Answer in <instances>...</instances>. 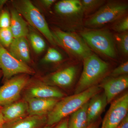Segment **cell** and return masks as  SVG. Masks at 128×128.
I'll list each match as a JSON object with an SVG mask.
<instances>
[{"label":"cell","instance_id":"24","mask_svg":"<svg viewBox=\"0 0 128 128\" xmlns=\"http://www.w3.org/2000/svg\"><path fill=\"white\" fill-rule=\"evenodd\" d=\"M14 39L10 28L0 29V44L3 47H9Z\"/></svg>","mask_w":128,"mask_h":128},{"label":"cell","instance_id":"12","mask_svg":"<svg viewBox=\"0 0 128 128\" xmlns=\"http://www.w3.org/2000/svg\"><path fill=\"white\" fill-rule=\"evenodd\" d=\"M2 111L5 124L12 122L28 114L27 102L25 100H18L2 106Z\"/></svg>","mask_w":128,"mask_h":128},{"label":"cell","instance_id":"29","mask_svg":"<svg viewBox=\"0 0 128 128\" xmlns=\"http://www.w3.org/2000/svg\"><path fill=\"white\" fill-rule=\"evenodd\" d=\"M59 124L55 128H68V119L65 118L59 122Z\"/></svg>","mask_w":128,"mask_h":128},{"label":"cell","instance_id":"34","mask_svg":"<svg viewBox=\"0 0 128 128\" xmlns=\"http://www.w3.org/2000/svg\"><path fill=\"white\" fill-rule=\"evenodd\" d=\"M53 126H48V125H46H46L43 126L42 128H52Z\"/></svg>","mask_w":128,"mask_h":128},{"label":"cell","instance_id":"6","mask_svg":"<svg viewBox=\"0 0 128 128\" xmlns=\"http://www.w3.org/2000/svg\"><path fill=\"white\" fill-rule=\"evenodd\" d=\"M52 32L56 44H58L72 54L84 59L91 54L84 40L74 33L56 29Z\"/></svg>","mask_w":128,"mask_h":128},{"label":"cell","instance_id":"10","mask_svg":"<svg viewBox=\"0 0 128 128\" xmlns=\"http://www.w3.org/2000/svg\"><path fill=\"white\" fill-rule=\"evenodd\" d=\"M104 90L108 104L128 87V76L124 75L112 77L104 80L99 86Z\"/></svg>","mask_w":128,"mask_h":128},{"label":"cell","instance_id":"1","mask_svg":"<svg viewBox=\"0 0 128 128\" xmlns=\"http://www.w3.org/2000/svg\"><path fill=\"white\" fill-rule=\"evenodd\" d=\"M101 89L99 86H95L60 100L47 115L46 125L54 126L65 119L89 102L93 96L100 93Z\"/></svg>","mask_w":128,"mask_h":128},{"label":"cell","instance_id":"5","mask_svg":"<svg viewBox=\"0 0 128 128\" xmlns=\"http://www.w3.org/2000/svg\"><path fill=\"white\" fill-rule=\"evenodd\" d=\"M80 34L88 46L94 50L109 58L116 57L113 38L107 30H86L82 32Z\"/></svg>","mask_w":128,"mask_h":128},{"label":"cell","instance_id":"18","mask_svg":"<svg viewBox=\"0 0 128 128\" xmlns=\"http://www.w3.org/2000/svg\"><path fill=\"white\" fill-rule=\"evenodd\" d=\"M56 12L60 15L70 16L83 12L82 5L79 0H63L55 6Z\"/></svg>","mask_w":128,"mask_h":128},{"label":"cell","instance_id":"14","mask_svg":"<svg viewBox=\"0 0 128 128\" xmlns=\"http://www.w3.org/2000/svg\"><path fill=\"white\" fill-rule=\"evenodd\" d=\"M108 103L104 93H98L90 98L87 108L88 124L95 122L105 110Z\"/></svg>","mask_w":128,"mask_h":128},{"label":"cell","instance_id":"27","mask_svg":"<svg viewBox=\"0 0 128 128\" xmlns=\"http://www.w3.org/2000/svg\"><path fill=\"white\" fill-rule=\"evenodd\" d=\"M10 15L7 11H2L0 14V29L10 28Z\"/></svg>","mask_w":128,"mask_h":128},{"label":"cell","instance_id":"21","mask_svg":"<svg viewBox=\"0 0 128 128\" xmlns=\"http://www.w3.org/2000/svg\"><path fill=\"white\" fill-rule=\"evenodd\" d=\"M30 43L34 52L37 54L42 53L46 48V43L40 35L34 32L29 34Z\"/></svg>","mask_w":128,"mask_h":128},{"label":"cell","instance_id":"17","mask_svg":"<svg viewBox=\"0 0 128 128\" xmlns=\"http://www.w3.org/2000/svg\"><path fill=\"white\" fill-rule=\"evenodd\" d=\"M76 73L75 66H69L53 74L50 77V82L60 87H69L73 84Z\"/></svg>","mask_w":128,"mask_h":128},{"label":"cell","instance_id":"35","mask_svg":"<svg viewBox=\"0 0 128 128\" xmlns=\"http://www.w3.org/2000/svg\"><path fill=\"white\" fill-rule=\"evenodd\" d=\"M2 71H1L0 70V78L2 74Z\"/></svg>","mask_w":128,"mask_h":128},{"label":"cell","instance_id":"26","mask_svg":"<svg viewBox=\"0 0 128 128\" xmlns=\"http://www.w3.org/2000/svg\"><path fill=\"white\" fill-rule=\"evenodd\" d=\"M113 28L116 32L124 33L127 32L128 30V18L127 16L123 17L114 24Z\"/></svg>","mask_w":128,"mask_h":128},{"label":"cell","instance_id":"20","mask_svg":"<svg viewBox=\"0 0 128 128\" xmlns=\"http://www.w3.org/2000/svg\"><path fill=\"white\" fill-rule=\"evenodd\" d=\"M88 102L70 114L68 119V128H87L89 126L87 116Z\"/></svg>","mask_w":128,"mask_h":128},{"label":"cell","instance_id":"16","mask_svg":"<svg viewBox=\"0 0 128 128\" xmlns=\"http://www.w3.org/2000/svg\"><path fill=\"white\" fill-rule=\"evenodd\" d=\"M47 116L28 115L9 123L5 124L3 128H41L46 124Z\"/></svg>","mask_w":128,"mask_h":128},{"label":"cell","instance_id":"31","mask_svg":"<svg viewBox=\"0 0 128 128\" xmlns=\"http://www.w3.org/2000/svg\"><path fill=\"white\" fill-rule=\"evenodd\" d=\"M56 2L55 0H43L41 1L43 4L47 7H50Z\"/></svg>","mask_w":128,"mask_h":128},{"label":"cell","instance_id":"19","mask_svg":"<svg viewBox=\"0 0 128 128\" xmlns=\"http://www.w3.org/2000/svg\"><path fill=\"white\" fill-rule=\"evenodd\" d=\"M10 28L14 38L26 37L29 32L27 23L22 16L16 10H12L11 12Z\"/></svg>","mask_w":128,"mask_h":128},{"label":"cell","instance_id":"8","mask_svg":"<svg viewBox=\"0 0 128 128\" xmlns=\"http://www.w3.org/2000/svg\"><path fill=\"white\" fill-rule=\"evenodd\" d=\"M0 70L6 80L18 74L32 75L34 73L27 64L16 58L0 44Z\"/></svg>","mask_w":128,"mask_h":128},{"label":"cell","instance_id":"2","mask_svg":"<svg viewBox=\"0 0 128 128\" xmlns=\"http://www.w3.org/2000/svg\"><path fill=\"white\" fill-rule=\"evenodd\" d=\"M83 68L76 86L75 94L84 91L96 84L108 72L109 65L94 54H90L84 58Z\"/></svg>","mask_w":128,"mask_h":128},{"label":"cell","instance_id":"25","mask_svg":"<svg viewBox=\"0 0 128 128\" xmlns=\"http://www.w3.org/2000/svg\"><path fill=\"white\" fill-rule=\"evenodd\" d=\"M120 48L125 55L128 54V32L122 33L117 36Z\"/></svg>","mask_w":128,"mask_h":128},{"label":"cell","instance_id":"32","mask_svg":"<svg viewBox=\"0 0 128 128\" xmlns=\"http://www.w3.org/2000/svg\"><path fill=\"white\" fill-rule=\"evenodd\" d=\"M2 106H0V128H3L5 124L2 113Z\"/></svg>","mask_w":128,"mask_h":128},{"label":"cell","instance_id":"11","mask_svg":"<svg viewBox=\"0 0 128 128\" xmlns=\"http://www.w3.org/2000/svg\"><path fill=\"white\" fill-rule=\"evenodd\" d=\"M64 96L63 92L56 88L40 82L34 84L28 88L25 92L24 99L31 98L60 99Z\"/></svg>","mask_w":128,"mask_h":128},{"label":"cell","instance_id":"4","mask_svg":"<svg viewBox=\"0 0 128 128\" xmlns=\"http://www.w3.org/2000/svg\"><path fill=\"white\" fill-rule=\"evenodd\" d=\"M16 10L30 25L38 30L54 46L56 45L54 35L48 23L39 10L30 2L24 0L15 2Z\"/></svg>","mask_w":128,"mask_h":128},{"label":"cell","instance_id":"28","mask_svg":"<svg viewBox=\"0 0 128 128\" xmlns=\"http://www.w3.org/2000/svg\"><path fill=\"white\" fill-rule=\"evenodd\" d=\"M128 73V62L126 61L114 69L111 73V76L113 77H118L126 75Z\"/></svg>","mask_w":128,"mask_h":128},{"label":"cell","instance_id":"22","mask_svg":"<svg viewBox=\"0 0 128 128\" xmlns=\"http://www.w3.org/2000/svg\"><path fill=\"white\" fill-rule=\"evenodd\" d=\"M83 12L89 14L102 6L105 1L102 0H80Z\"/></svg>","mask_w":128,"mask_h":128},{"label":"cell","instance_id":"15","mask_svg":"<svg viewBox=\"0 0 128 128\" xmlns=\"http://www.w3.org/2000/svg\"><path fill=\"white\" fill-rule=\"evenodd\" d=\"M9 47V52L17 59L26 64L30 62V49L26 38H14Z\"/></svg>","mask_w":128,"mask_h":128},{"label":"cell","instance_id":"30","mask_svg":"<svg viewBox=\"0 0 128 128\" xmlns=\"http://www.w3.org/2000/svg\"><path fill=\"white\" fill-rule=\"evenodd\" d=\"M116 128H128V115Z\"/></svg>","mask_w":128,"mask_h":128},{"label":"cell","instance_id":"9","mask_svg":"<svg viewBox=\"0 0 128 128\" xmlns=\"http://www.w3.org/2000/svg\"><path fill=\"white\" fill-rule=\"evenodd\" d=\"M128 94L126 93L112 102L101 128H116L128 115Z\"/></svg>","mask_w":128,"mask_h":128},{"label":"cell","instance_id":"3","mask_svg":"<svg viewBox=\"0 0 128 128\" xmlns=\"http://www.w3.org/2000/svg\"><path fill=\"white\" fill-rule=\"evenodd\" d=\"M128 9L127 4L119 2H109L86 20L87 27L96 28L122 18Z\"/></svg>","mask_w":128,"mask_h":128},{"label":"cell","instance_id":"13","mask_svg":"<svg viewBox=\"0 0 128 128\" xmlns=\"http://www.w3.org/2000/svg\"><path fill=\"white\" fill-rule=\"evenodd\" d=\"M25 100L28 104V115L44 116H47L60 99L31 98Z\"/></svg>","mask_w":128,"mask_h":128},{"label":"cell","instance_id":"7","mask_svg":"<svg viewBox=\"0 0 128 128\" xmlns=\"http://www.w3.org/2000/svg\"><path fill=\"white\" fill-rule=\"evenodd\" d=\"M27 75L13 76L6 80L0 87V106L18 100L22 92L29 83V77Z\"/></svg>","mask_w":128,"mask_h":128},{"label":"cell","instance_id":"23","mask_svg":"<svg viewBox=\"0 0 128 128\" xmlns=\"http://www.w3.org/2000/svg\"><path fill=\"white\" fill-rule=\"evenodd\" d=\"M63 59L62 54L55 49L50 48L43 58L42 61L45 63H54L60 62Z\"/></svg>","mask_w":128,"mask_h":128},{"label":"cell","instance_id":"33","mask_svg":"<svg viewBox=\"0 0 128 128\" xmlns=\"http://www.w3.org/2000/svg\"><path fill=\"white\" fill-rule=\"evenodd\" d=\"M98 124L95 122L90 124L87 128H98Z\"/></svg>","mask_w":128,"mask_h":128}]
</instances>
